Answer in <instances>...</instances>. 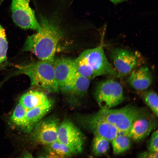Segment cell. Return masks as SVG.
Listing matches in <instances>:
<instances>
[{
  "instance_id": "8",
  "label": "cell",
  "mask_w": 158,
  "mask_h": 158,
  "mask_svg": "<svg viewBox=\"0 0 158 158\" xmlns=\"http://www.w3.org/2000/svg\"><path fill=\"white\" fill-rule=\"evenodd\" d=\"M29 2L30 0H12V17L16 24L22 28L37 31L40 28V25Z\"/></svg>"
},
{
  "instance_id": "6",
  "label": "cell",
  "mask_w": 158,
  "mask_h": 158,
  "mask_svg": "<svg viewBox=\"0 0 158 158\" xmlns=\"http://www.w3.org/2000/svg\"><path fill=\"white\" fill-rule=\"evenodd\" d=\"M80 126L94 135L104 137L110 141L122 133L114 125L99 116L96 113L78 116Z\"/></svg>"
},
{
  "instance_id": "17",
  "label": "cell",
  "mask_w": 158,
  "mask_h": 158,
  "mask_svg": "<svg viewBox=\"0 0 158 158\" xmlns=\"http://www.w3.org/2000/svg\"><path fill=\"white\" fill-rule=\"evenodd\" d=\"M26 109L19 102L16 106L11 117V121L18 127L27 131H30L33 128L26 118Z\"/></svg>"
},
{
  "instance_id": "12",
  "label": "cell",
  "mask_w": 158,
  "mask_h": 158,
  "mask_svg": "<svg viewBox=\"0 0 158 158\" xmlns=\"http://www.w3.org/2000/svg\"><path fill=\"white\" fill-rule=\"evenodd\" d=\"M157 125L153 115L144 111L134 121L126 135L135 142L143 140Z\"/></svg>"
},
{
  "instance_id": "11",
  "label": "cell",
  "mask_w": 158,
  "mask_h": 158,
  "mask_svg": "<svg viewBox=\"0 0 158 158\" xmlns=\"http://www.w3.org/2000/svg\"><path fill=\"white\" fill-rule=\"evenodd\" d=\"M52 63L59 90L63 93L77 73L75 60L67 57L55 58Z\"/></svg>"
},
{
  "instance_id": "4",
  "label": "cell",
  "mask_w": 158,
  "mask_h": 158,
  "mask_svg": "<svg viewBox=\"0 0 158 158\" xmlns=\"http://www.w3.org/2000/svg\"><path fill=\"white\" fill-rule=\"evenodd\" d=\"M144 111L134 106L128 105L118 109H101L96 114L126 135L135 120Z\"/></svg>"
},
{
  "instance_id": "5",
  "label": "cell",
  "mask_w": 158,
  "mask_h": 158,
  "mask_svg": "<svg viewBox=\"0 0 158 158\" xmlns=\"http://www.w3.org/2000/svg\"><path fill=\"white\" fill-rule=\"evenodd\" d=\"M94 95L101 109H111L121 103L124 99L122 86L118 81L112 79L98 82Z\"/></svg>"
},
{
  "instance_id": "20",
  "label": "cell",
  "mask_w": 158,
  "mask_h": 158,
  "mask_svg": "<svg viewBox=\"0 0 158 158\" xmlns=\"http://www.w3.org/2000/svg\"><path fill=\"white\" fill-rule=\"evenodd\" d=\"M110 142L104 137L99 136H94L92 144L93 153L96 156H99L105 153L109 149Z\"/></svg>"
},
{
  "instance_id": "13",
  "label": "cell",
  "mask_w": 158,
  "mask_h": 158,
  "mask_svg": "<svg viewBox=\"0 0 158 158\" xmlns=\"http://www.w3.org/2000/svg\"><path fill=\"white\" fill-rule=\"evenodd\" d=\"M90 80L77 73L66 90L63 93L69 103H77L83 98L88 91Z\"/></svg>"
},
{
  "instance_id": "25",
  "label": "cell",
  "mask_w": 158,
  "mask_h": 158,
  "mask_svg": "<svg viewBox=\"0 0 158 158\" xmlns=\"http://www.w3.org/2000/svg\"><path fill=\"white\" fill-rule=\"evenodd\" d=\"M113 3L115 4H117L118 3L123 2L126 1V0H109Z\"/></svg>"
},
{
  "instance_id": "22",
  "label": "cell",
  "mask_w": 158,
  "mask_h": 158,
  "mask_svg": "<svg viewBox=\"0 0 158 158\" xmlns=\"http://www.w3.org/2000/svg\"><path fill=\"white\" fill-rule=\"evenodd\" d=\"M8 46L5 30L0 24V66L6 60Z\"/></svg>"
},
{
  "instance_id": "2",
  "label": "cell",
  "mask_w": 158,
  "mask_h": 158,
  "mask_svg": "<svg viewBox=\"0 0 158 158\" xmlns=\"http://www.w3.org/2000/svg\"><path fill=\"white\" fill-rule=\"evenodd\" d=\"M16 74L27 75L32 87L37 88L51 93L57 92L59 87L52 63L39 60L27 64L18 65Z\"/></svg>"
},
{
  "instance_id": "19",
  "label": "cell",
  "mask_w": 158,
  "mask_h": 158,
  "mask_svg": "<svg viewBox=\"0 0 158 158\" xmlns=\"http://www.w3.org/2000/svg\"><path fill=\"white\" fill-rule=\"evenodd\" d=\"M131 140L124 134L118 135L111 141L114 153L118 154L127 150L131 145Z\"/></svg>"
},
{
  "instance_id": "3",
  "label": "cell",
  "mask_w": 158,
  "mask_h": 158,
  "mask_svg": "<svg viewBox=\"0 0 158 158\" xmlns=\"http://www.w3.org/2000/svg\"><path fill=\"white\" fill-rule=\"evenodd\" d=\"M77 58L84 65L92 79L103 75L119 76L107 60L102 45L84 51Z\"/></svg>"
},
{
  "instance_id": "10",
  "label": "cell",
  "mask_w": 158,
  "mask_h": 158,
  "mask_svg": "<svg viewBox=\"0 0 158 158\" xmlns=\"http://www.w3.org/2000/svg\"><path fill=\"white\" fill-rule=\"evenodd\" d=\"M109 55L114 68L119 76L129 74L139 64L137 53L127 49L114 48L110 51Z\"/></svg>"
},
{
  "instance_id": "1",
  "label": "cell",
  "mask_w": 158,
  "mask_h": 158,
  "mask_svg": "<svg viewBox=\"0 0 158 158\" xmlns=\"http://www.w3.org/2000/svg\"><path fill=\"white\" fill-rule=\"evenodd\" d=\"M56 18L40 17V28L26 39L23 50L33 53L40 60L52 63L63 32Z\"/></svg>"
},
{
  "instance_id": "21",
  "label": "cell",
  "mask_w": 158,
  "mask_h": 158,
  "mask_svg": "<svg viewBox=\"0 0 158 158\" xmlns=\"http://www.w3.org/2000/svg\"><path fill=\"white\" fill-rule=\"evenodd\" d=\"M142 98L145 104L151 109L156 116L158 114V97L154 90H147L142 91Z\"/></svg>"
},
{
  "instance_id": "7",
  "label": "cell",
  "mask_w": 158,
  "mask_h": 158,
  "mask_svg": "<svg viewBox=\"0 0 158 158\" xmlns=\"http://www.w3.org/2000/svg\"><path fill=\"white\" fill-rule=\"evenodd\" d=\"M57 140L67 146L73 155L83 151L85 137L71 121L65 119L60 123Z\"/></svg>"
},
{
  "instance_id": "14",
  "label": "cell",
  "mask_w": 158,
  "mask_h": 158,
  "mask_svg": "<svg viewBox=\"0 0 158 158\" xmlns=\"http://www.w3.org/2000/svg\"><path fill=\"white\" fill-rule=\"evenodd\" d=\"M152 78L148 67L143 66L134 69L130 73L128 81L135 90L142 92L151 85Z\"/></svg>"
},
{
  "instance_id": "24",
  "label": "cell",
  "mask_w": 158,
  "mask_h": 158,
  "mask_svg": "<svg viewBox=\"0 0 158 158\" xmlns=\"http://www.w3.org/2000/svg\"><path fill=\"white\" fill-rule=\"evenodd\" d=\"M158 152H153L148 151L139 154L138 155L140 158H157Z\"/></svg>"
},
{
  "instance_id": "16",
  "label": "cell",
  "mask_w": 158,
  "mask_h": 158,
  "mask_svg": "<svg viewBox=\"0 0 158 158\" xmlns=\"http://www.w3.org/2000/svg\"><path fill=\"white\" fill-rule=\"evenodd\" d=\"M48 98L44 92L32 90L23 95L20 98L19 102L28 110L42 104Z\"/></svg>"
},
{
  "instance_id": "9",
  "label": "cell",
  "mask_w": 158,
  "mask_h": 158,
  "mask_svg": "<svg viewBox=\"0 0 158 158\" xmlns=\"http://www.w3.org/2000/svg\"><path fill=\"white\" fill-rule=\"evenodd\" d=\"M60 124L59 118L54 116L42 118L36 124L32 134L33 139L45 146L57 141Z\"/></svg>"
},
{
  "instance_id": "23",
  "label": "cell",
  "mask_w": 158,
  "mask_h": 158,
  "mask_svg": "<svg viewBox=\"0 0 158 158\" xmlns=\"http://www.w3.org/2000/svg\"><path fill=\"white\" fill-rule=\"evenodd\" d=\"M148 151L158 152V130H155L152 133L147 146Z\"/></svg>"
},
{
  "instance_id": "15",
  "label": "cell",
  "mask_w": 158,
  "mask_h": 158,
  "mask_svg": "<svg viewBox=\"0 0 158 158\" xmlns=\"http://www.w3.org/2000/svg\"><path fill=\"white\" fill-rule=\"evenodd\" d=\"M54 105V101L49 98L42 104L28 110L26 118L29 124L33 127L50 111Z\"/></svg>"
},
{
  "instance_id": "18",
  "label": "cell",
  "mask_w": 158,
  "mask_h": 158,
  "mask_svg": "<svg viewBox=\"0 0 158 158\" xmlns=\"http://www.w3.org/2000/svg\"><path fill=\"white\" fill-rule=\"evenodd\" d=\"M46 146H47V157H70L73 155L67 146L57 140Z\"/></svg>"
}]
</instances>
